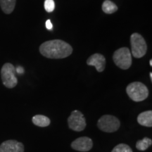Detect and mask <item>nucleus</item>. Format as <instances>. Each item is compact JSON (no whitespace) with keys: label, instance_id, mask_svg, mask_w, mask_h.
<instances>
[{"label":"nucleus","instance_id":"nucleus-18","mask_svg":"<svg viewBox=\"0 0 152 152\" xmlns=\"http://www.w3.org/2000/svg\"><path fill=\"white\" fill-rule=\"evenodd\" d=\"M46 28L49 30H52V28H53V25H52V22H51V20H49H49H47L46 21Z\"/></svg>","mask_w":152,"mask_h":152},{"label":"nucleus","instance_id":"nucleus-9","mask_svg":"<svg viewBox=\"0 0 152 152\" xmlns=\"http://www.w3.org/2000/svg\"><path fill=\"white\" fill-rule=\"evenodd\" d=\"M24 150L23 143L14 140H7L0 145V152H24Z\"/></svg>","mask_w":152,"mask_h":152},{"label":"nucleus","instance_id":"nucleus-8","mask_svg":"<svg viewBox=\"0 0 152 152\" xmlns=\"http://www.w3.org/2000/svg\"><path fill=\"white\" fill-rule=\"evenodd\" d=\"M93 147L92 139L87 137H81L76 139L71 143V147L75 151L86 152L90 151Z\"/></svg>","mask_w":152,"mask_h":152},{"label":"nucleus","instance_id":"nucleus-10","mask_svg":"<svg viewBox=\"0 0 152 152\" xmlns=\"http://www.w3.org/2000/svg\"><path fill=\"white\" fill-rule=\"evenodd\" d=\"M87 64L88 66H94L98 72H102L105 69L106 58L101 54H92L87 60Z\"/></svg>","mask_w":152,"mask_h":152},{"label":"nucleus","instance_id":"nucleus-5","mask_svg":"<svg viewBox=\"0 0 152 152\" xmlns=\"http://www.w3.org/2000/svg\"><path fill=\"white\" fill-rule=\"evenodd\" d=\"M132 54L134 58H140L147 52V45L144 37L139 33H133L130 37Z\"/></svg>","mask_w":152,"mask_h":152},{"label":"nucleus","instance_id":"nucleus-21","mask_svg":"<svg viewBox=\"0 0 152 152\" xmlns=\"http://www.w3.org/2000/svg\"><path fill=\"white\" fill-rule=\"evenodd\" d=\"M149 64H150V66H152V60L151 59L149 61Z\"/></svg>","mask_w":152,"mask_h":152},{"label":"nucleus","instance_id":"nucleus-2","mask_svg":"<svg viewBox=\"0 0 152 152\" xmlns=\"http://www.w3.org/2000/svg\"><path fill=\"white\" fill-rule=\"evenodd\" d=\"M126 92L131 99L139 102L145 100L149 96L147 87L140 82H134L126 87Z\"/></svg>","mask_w":152,"mask_h":152},{"label":"nucleus","instance_id":"nucleus-11","mask_svg":"<svg viewBox=\"0 0 152 152\" xmlns=\"http://www.w3.org/2000/svg\"><path fill=\"white\" fill-rule=\"evenodd\" d=\"M137 122L142 126L152 127V111H147L140 113L137 116Z\"/></svg>","mask_w":152,"mask_h":152},{"label":"nucleus","instance_id":"nucleus-14","mask_svg":"<svg viewBox=\"0 0 152 152\" xmlns=\"http://www.w3.org/2000/svg\"><path fill=\"white\" fill-rule=\"evenodd\" d=\"M102 10L106 14H111L116 12L118 11V7L113 1L110 0H105L102 4Z\"/></svg>","mask_w":152,"mask_h":152},{"label":"nucleus","instance_id":"nucleus-1","mask_svg":"<svg viewBox=\"0 0 152 152\" xmlns=\"http://www.w3.org/2000/svg\"><path fill=\"white\" fill-rule=\"evenodd\" d=\"M39 52L46 58L60 59L69 56L73 52V48L69 44L61 39H54L42 44Z\"/></svg>","mask_w":152,"mask_h":152},{"label":"nucleus","instance_id":"nucleus-16","mask_svg":"<svg viewBox=\"0 0 152 152\" xmlns=\"http://www.w3.org/2000/svg\"><path fill=\"white\" fill-rule=\"evenodd\" d=\"M111 152H132V150L128 144H119L113 148Z\"/></svg>","mask_w":152,"mask_h":152},{"label":"nucleus","instance_id":"nucleus-7","mask_svg":"<svg viewBox=\"0 0 152 152\" xmlns=\"http://www.w3.org/2000/svg\"><path fill=\"white\" fill-rule=\"evenodd\" d=\"M68 124L70 129L76 132H81L86 128V120L80 111L75 110L72 111L68 118Z\"/></svg>","mask_w":152,"mask_h":152},{"label":"nucleus","instance_id":"nucleus-3","mask_svg":"<svg viewBox=\"0 0 152 152\" xmlns=\"http://www.w3.org/2000/svg\"><path fill=\"white\" fill-rule=\"evenodd\" d=\"M113 62L118 67L123 70H127L132 65V54L130 49L122 47L117 49L113 55Z\"/></svg>","mask_w":152,"mask_h":152},{"label":"nucleus","instance_id":"nucleus-6","mask_svg":"<svg viewBox=\"0 0 152 152\" xmlns=\"http://www.w3.org/2000/svg\"><path fill=\"white\" fill-rule=\"evenodd\" d=\"M97 126L103 132H113L118 130L121 126V122L113 115H104L99 119Z\"/></svg>","mask_w":152,"mask_h":152},{"label":"nucleus","instance_id":"nucleus-17","mask_svg":"<svg viewBox=\"0 0 152 152\" xmlns=\"http://www.w3.org/2000/svg\"><path fill=\"white\" fill-rule=\"evenodd\" d=\"M45 9L47 12H52L55 9V2L54 0H45Z\"/></svg>","mask_w":152,"mask_h":152},{"label":"nucleus","instance_id":"nucleus-12","mask_svg":"<svg viewBox=\"0 0 152 152\" xmlns=\"http://www.w3.org/2000/svg\"><path fill=\"white\" fill-rule=\"evenodd\" d=\"M16 0H0V7L6 14H10L14 10Z\"/></svg>","mask_w":152,"mask_h":152},{"label":"nucleus","instance_id":"nucleus-13","mask_svg":"<svg viewBox=\"0 0 152 152\" xmlns=\"http://www.w3.org/2000/svg\"><path fill=\"white\" fill-rule=\"evenodd\" d=\"M33 124L37 125L38 127L45 128L50 125V119L48 117L45 116L44 115H36L33 117L32 119Z\"/></svg>","mask_w":152,"mask_h":152},{"label":"nucleus","instance_id":"nucleus-19","mask_svg":"<svg viewBox=\"0 0 152 152\" xmlns=\"http://www.w3.org/2000/svg\"><path fill=\"white\" fill-rule=\"evenodd\" d=\"M16 72H17L18 73H23L24 69L22 67H18L16 69Z\"/></svg>","mask_w":152,"mask_h":152},{"label":"nucleus","instance_id":"nucleus-15","mask_svg":"<svg viewBox=\"0 0 152 152\" xmlns=\"http://www.w3.org/2000/svg\"><path fill=\"white\" fill-rule=\"evenodd\" d=\"M152 144V140L148 137H144L141 140H138L136 143V148L139 151H146Z\"/></svg>","mask_w":152,"mask_h":152},{"label":"nucleus","instance_id":"nucleus-4","mask_svg":"<svg viewBox=\"0 0 152 152\" xmlns=\"http://www.w3.org/2000/svg\"><path fill=\"white\" fill-rule=\"evenodd\" d=\"M1 77L3 85L7 88H14L18 84V79L16 76V68L10 63L4 64L1 69Z\"/></svg>","mask_w":152,"mask_h":152},{"label":"nucleus","instance_id":"nucleus-20","mask_svg":"<svg viewBox=\"0 0 152 152\" xmlns=\"http://www.w3.org/2000/svg\"><path fill=\"white\" fill-rule=\"evenodd\" d=\"M149 75H150V78H151V81H152V73L151 72L149 73Z\"/></svg>","mask_w":152,"mask_h":152}]
</instances>
